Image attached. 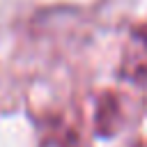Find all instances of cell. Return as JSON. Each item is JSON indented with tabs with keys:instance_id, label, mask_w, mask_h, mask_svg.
<instances>
[{
	"instance_id": "6da1fadb",
	"label": "cell",
	"mask_w": 147,
	"mask_h": 147,
	"mask_svg": "<svg viewBox=\"0 0 147 147\" xmlns=\"http://www.w3.org/2000/svg\"><path fill=\"white\" fill-rule=\"evenodd\" d=\"M122 74L133 80H147V21L136 25L122 55Z\"/></svg>"
}]
</instances>
